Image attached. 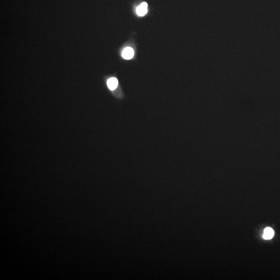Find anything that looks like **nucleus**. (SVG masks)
Segmentation results:
<instances>
[{"label": "nucleus", "instance_id": "f257e3e1", "mask_svg": "<svg viewBox=\"0 0 280 280\" xmlns=\"http://www.w3.org/2000/svg\"><path fill=\"white\" fill-rule=\"evenodd\" d=\"M134 56V51L131 47H126L124 48L122 53L123 58L126 60H130L133 58Z\"/></svg>", "mask_w": 280, "mask_h": 280}, {"label": "nucleus", "instance_id": "f03ea898", "mask_svg": "<svg viewBox=\"0 0 280 280\" xmlns=\"http://www.w3.org/2000/svg\"><path fill=\"white\" fill-rule=\"evenodd\" d=\"M148 4L146 2H143L136 8V13L140 16H143L148 13Z\"/></svg>", "mask_w": 280, "mask_h": 280}, {"label": "nucleus", "instance_id": "7ed1b4c3", "mask_svg": "<svg viewBox=\"0 0 280 280\" xmlns=\"http://www.w3.org/2000/svg\"><path fill=\"white\" fill-rule=\"evenodd\" d=\"M118 84V81L117 78L115 77H112L109 78L107 81V85L108 86L109 88V89L111 90L115 89Z\"/></svg>", "mask_w": 280, "mask_h": 280}, {"label": "nucleus", "instance_id": "20e7f679", "mask_svg": "<svg viewBox=\"0 0 280 280\" xmlns=\"http://www.w3.org/2000/svg\"><path fill=\"white\" fill-rule=\"evenodd\" d=\"M274 235V231L272 228L270 227H267L264 230L263 238L266 240H269L272 239Z\"/></svg>", "mask_w": 280, "mask_h": 280}]
</instances>
